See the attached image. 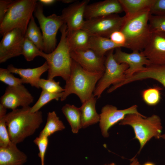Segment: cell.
Wrapping results in <instances>:
<instances>
[{
    "instance_id": "1",
    "label": "cell",
    "mask_w": 165,
    "mask_h": 165,
    "mask_svg": "<svg viewBox=\"0 0 165 165\" xmlns=\"http://www.w3.org/2000/svg\"><path fill=\"white\" fill-rule=\"evenodd\" d=\"M30 108L22 107L12 110L5 117L10 140L16 144L33 134L43 122L42 112H32Z\"/></svg>"
},
{
    "instance_id": "2",
    "label": "cell",
    "mask_w": 165,
    "mask_h": 165,
    "mask_svg": "<svg viewBox=\"0 0 165 165\" xmlns=\"http://www.w3.org/2000/svg\"><path fill=\"white\" fill-rule=\"evenodd\" d=\"M104 73L87 71L72 60L70 76L66 82L61 100H65L69 95L73 94L83 103L93 94L96 85Z\"/></svg>"
},
{
    "instance_id": "3",
    "label": "cell",
    "mask_w": 165,
    "mask_h": 165,
    "mask_svg": "<svg viewBox=\"0 0 165 165\" xmlns=\"http://www.w3.org/2000/svg\"><path fill=\"white\" fill-rule=\"evenodd\" d=\"M60 30L61 38L55 49L49 53L43 51L41 57L46 60L48 65L47 79H53L57 76H60L66 82L70 76L72 59L68 42L67 26L65 23Z\"/></svg>"
},
{
    "instance_id": "4",
    "label": "cell",
    "mask_w": 165,
    "mask_h": 165,
    "mask_svg": "<svg viewBox=\"0 0 165 165\" xmlns=\"http://www.w3.org/2000/svg\"><path fill=\"white\" fill-rule=\"evenodd\" d=\"M151 15L149 9L126 20L120 30L126 38L124 48L139 52L145 48L152 34L148 24Z\"/></svg>"
},
{
    "instance_id": "5",
    "label": "cell",
    "mask_w": 165,
    "mask_h": 165,
    "mask_svg": "<svg viewBox=\"0 0 165 165\" xmlns=\"http://www.w3.org/2000/svg\"><path fill=\"white\" fill-rule=\"evenodd\" d=\"M119 124L128 125L132 127L135 135L134 138L138 140L140 144L138 153L152 138H160L163 129L160 117L155 114L147 117L135 114H129Z\"/></svg>"
},
{
    "instance_id": "6",
    "label": "cell",
    "mask_w": 165,
    "mask_h": 165,
    "mask_svg": "<svg viewBox=\"0 0 165 165\" xmlns=\"http://www.w3.org/2000/svg\"><path fill=\"white\" fill-rule=\"evenodd\" d=\"M36 0L13 1L4 18L0 23V33L3 36L14 29L25 34L36 7Z\"/></svg>"
},
{
    "instance_id": "7",
    "label": "cell",
    "mask_w": 165,
    "mask_h": 165,
    "mask_svg": "<svg viewBox=\"0 0 165 165\" xmlns=\"http://www.w3.org/2000/svg\"><path fill=\"white\" fill-rule=\"evenodd\" d=\"M34 14L39 24L43 38L44 53H49L56 47V35L61 27L65 23L61 16L53 14L46 16L43 13V5L37 2Z\"/></svg>"
},
{
    "instance_id": "8",
    "label": "cell",
    "mask_w": 165,
    "mask_h": 165,
    "mask_svg": "<svg viewBox=\"0 0 165 165\" xmlns=\"http://www.w3.org/2000/svg\"><path fill=\"white\" fill-rule=\"evenodd\" d=\"M114 50L109 51L105 55V71L93 93L97 98L101 97L103 92L110 85L121 82L126 78L125 73L129 66L126 64H119L116 61L113 57Z\"/></svg>"
},
{
    "instance_id": "9",
    "label": "cell",
    "mask_w": 165,
    "mask_h": 165,
    "mask_svg": "<svg viewBox=\"0 0 165 165\" xmlns=\"http://www.w3.org/2000/svg\"><path fill=\"white\" fill-rule=\"evenodd\" d=\"M125 16L113 14L85 20L81 29L91 35L109 38L114 32L120 31L126 21Z\"/></svg>"
},
{
    "instance_id": "10",
    "label": "cell",
    "mask_w": 165,
    "mask_h": 165,
    "mask_svg": "<svg viewBox=\"0 0 165 165\" xmlns=\"http://www.w3.org/2000/svg\"><path fill=\"white\" fill-rule=\"evenodd\" d=\"M25 34L19 29H13L5 34L0 42V63L22 55Z\"/></svg>"
},
{
    "instance_id": "11",
    "label": "cell",
    "mask_w": 165,
    "mask_h": 165,
    "mask_svg": "<svg viewBox=\"0 0 165 165\" xmlns=\"http://www.w3.org/2000/svg\"><path fill=\"white\" fill-rule=\"evenodd\" d=\"M137 108L136 105L120 110L112 105H106L103 107L100 114L99 121V126L102 135L105 138L108 137V130L110 128L123 119L128 114H135L145 116L138 112Z\"/></svg>"
},
{
    "instance_id": "12",
    "label": "cell",
    "mask_w": 165,
    "mask_h": 165,
    "mask_svg": "<svg viewBox=\"0 0 165 165\" xmlns=\"http://www.w3.org/2000/svg\"><path fill=\"white\" fill-rule=\"evenodd\" d=\"M34 101L33 97L22 84L14 86H8L0 100V104L12 110L19 106L29 107Z\"/></svg>"
},
{
    "instance_id": "13",
    "label": "cell",
    "mask_w": 165,
    "mask_h": 165,
    "mask_svg": "<svg viewBox=\"0 0 165 165\" xmlns=\"http://www.w3.org/2000/svg\"><path fill=\"white\" fill-rule=\"evenodd\" d=\"M113 54L114 58L119 64L125 63L129 68L125 71L126 79L132 76L135 73L141 71L145 67L151 64L142 52L133 51L130 53L123 52L121 47L115 49Z\"/></svg>"
},
{
    "instance_id": "14",
    "label": "cell",
    "mask_w": 165,
    "mask_h": 165,
    "mask_svg": "<svg viewBox=\"0 0 165 165\" xmlns=\"http://www.w3.org/2000/svg\"><path fill=\"white\" fill-rule=\"evenodd\" d=\"M71 56L72 60L87 71L91 72H105V56L99 57L90 49L72 51Z\"/></svg>"
},
{
    "instance_id": "15",
    "label": "cell",
    "mask_w": 165,
    "mask_h": 165,
    "mask_svg": "<svg viewBox=\"0 0 165 165\" xmlns=\"http://www.w3.org/2000/svg\"><path fill=\"white\" fill-rule=\"evenodd\" d=\"M89 1H75L63 9L61 16L67 26L68 31L82 28L85 21L84 18L85 9Z\"/></svg>"
},
{
    "instance_id": "16",
    "label": "cell",
    "mask_w": 165,
    "mask_h": 165,
    "mask_svg": "<svg viewBox=\"0 0 165 165\" xmlns=\"http://www.w3.org/2000/svg\"><path fill=\"white\" fill-rule=\"evenodd\" d=\"M141 52L151 64L165 65V32H153L149 42Z\"/></svg>"
},
{
    "instance_id": "17",
    "label": "cell",
    "mask_w": 165,
    "mask_h": 165,
    "mask_svg": "<svg viewBox=\"0 0 165 165\" xmlns=\"http://www.w3.org/2000/svg\"><path fill=\"white\" fill-rule=\"evenodd\" d=\"M123 11L119 0H105L88 4L85 9L84 18L86 20L118 14Z\"/></svg>"
},
{
    "instance_id": "18",
    "label": "cell",
    "mask_w": 165,
    "mask_h": 165,
    "mask_svg": "<svg viewBox=\"0 0 165 165\" xmlns=\"http://www.w3.org/2000/svg\"><path fill=\"white\" fill-rule=\"evenodd\" d=\"M7 69L11 73L19 75L23 83L29 84L32 86L39 89L38 82L40 77L48 71V66L46 61L41 66L34 68H19L11 64L8 65Z\"/></svg>"
},
{
    "instance_id": "19",
    "label": "cell",
    "mask_w": 165,
    "mask_h": 165,
    "mask_svg": "<svg viewBox=\"0 0 165 165\" xmlns=\"http://www.w3.org/2000/svg\"><path fill=\"white\" fill-rule=\"evenodd\" d=\"M16 145L12 142L6 147H0V165H24L26 162V155Z\"/></svg>"
},
{
    "instance_id": "20",
    "label": "cell",
    "mask_w": 165,
    "mask_h": 165,
    "mask_svg": "<svg viewBox=\"0 0 165 165\" xmlns=\"http://www.w3.org/2000/svg\"><path fill=\"white\" fill-rule=\"evenodd\" d=\"M148 79L156 80L165 87V64H151L146 66L142 70L134 74L130 78V80L133 82Z\"/></svg>"
},
{
    "instance_id": "21",
    "label": "cell",
    "mask_w": 165,
    "mask_h": 165,
    "mask_svg": "<svg viewBox=\"0 0 165 165\" xmlns=\"http://www.w3.org/2000/svg\"><path fill=\"white\" fill-rule=\"evenodd\" d=\"M96 98L93 94L79 108L82 128H85L99 122L100 115L96 111Z\"/></svg>"
},
{
    "instance_id": "22",
    "label": "cell",
    "mask_w": 165,
    "mask_h": 165,
    "mask_svg": "<svg viewBox=\"0 0 165 165\" xmlns=\"http://www.w3.org/2000/svg\"><path fill=\"white\" fill-rule=\"evenodd\" d=\"M122 47L123 46L114 43L109 38L90 35L89 49L93 51L99 57H104L109 51Z\"/></svg>"
},
{
    "instance_id": "23",
    "label": "cell",
    "mask_w": 165,
    "mask_h": 165,
    "mask_svg": "<svg viewBox=\"0 0 165 165\" xmlns=\"http://www.w3.org/2000/svg\"><path fill=\"white\" fill-rule=\"evenodd\" d=\"M125 13L126 20L150 9L155 0H119Z\"/></svg>"
},
{
    "instance_id": "24",
    "label": "cell",
    "mask_w": 165,
    "mask_h": 165,
    "mask_svg": "<svg viewBox=\"0 0 165 165\" xmlns=\"http://www.w3.org/2000/svg\"><path fill=\"white\" fill-rule=\"evenodd\" d=\"M67 31L68 42L71 52L89 49L90 35L88 32L82 29Z\"/></svg>"
},
{
    "instance_id": "25",
    "label": "cell",
    "mask_w": 165,
    "mask_h": 165,
    "mask_svg": "<svg viewBox=\"0 0 165 165\" xmlns=\"http://www.w3.org/2000/svg\"><path fill=\"white\" fill-rule=\"evenodd\" d=\"M61 110L71 127L72 132L77 133L82 128L80 108L66 104L62 107Z\"/></svg>"
},
{
    "instance_id": "26",
    "label": "cell",
    "mask_w": 165,
    "mask_h": 165,
    "mask_svg": "<svg viewBox=\"0 0 165 165\" xmlns=\"http://www.w3.org/2000/svg\"><path fill=\"white\" fill-rule=\"evenodd\" d=\"M65 127L55 111L47 114L46 124L40 132L39 136L48 137L55 132L64 130Z\"/></svg>"
},
{
    "instance_id": "27",
    "label": "cell",
    "mask_w": 165,
    "mask_h": 165,
    "mask_svg": "<svg viewBox=\"0 0 165 165\" xmlns=\"http://www.w3.org/2000/svg\"><path fill=\"white\" fill-rule=\"evenodd\" d=\"M25 37L33 42L39 49L43 51L44 44L42 34L32 16L28 25Z\"/></svg>"
},
{
    "instance_id": "28",
    "label": "cell",
    "mask_w": 165,
    "mask_h": 165,
    "mask_svg": "<svg viewBox=\"0 0 165 165\" xmlns=\"http://www.w3.org/2000/svg\"><path fill=\"white\" fill-rule=\"evenodd\" d=\"M63 92L60 93H52L42 90L40 97L36 103L30 108V111L32 112H35L44 105L51 101L56 100L57 101L61 98Z\"/></svg>"
},
{
    "instance_id": "29",
    "label": "cell",
    "mask_w": 165,
    "mask_h": 165,
    "mask_svg": "<svg viewBox=\"0 0 165 165\" xmlns=\"http://www.w3.org/2000/svg\"><path fill=\"white\" fill-rule=\"evenodd\" d=\"M162 90L160 87L156 86L144 90L141 93L143 101L149 105H156L160 100V91Z\"/></svg>"
},
{
    "instance_id": "30",
    "label": "cell",
    "mask_w": 165,
    "mask_h": 165,
    "mask_svg": "<svg viewBox=\"0 0 165 165\" xmlns=\"http://www.w3.org/2000/svg\"><path fill=\"white\" fill-rule=\"evenodd\" d=\"M42 52L25 37L23 45L22 55L24 56L27 61H31L37 56L41 57Z\"/></svg>"
},
{
    "instance_id": "31",
    "label": "cell",
    "mask_w": 165,
    "mask_h": 165,
    "mask_svg": "<svg viewBox=\"0 0 165 165\" xmlns=\"http://www.w3.org/2000/svg\"><path fill=\"white\" fill-rule=\"evenodd\" d=\"M38 86L42 90L52 93H60L64 91V89L60 85L59 82L53 79L40 78L38 82Z\"/></svg>"
},
{
    "instance_id": "32",
    "label": "cell",
    "mask_w": 165,
    "mask_h": 165,
    "mask_svg": "<svg viewBox=\"0 0 165 165\" xmlns=\"http://www.w3.org/2000/svg\"><path fill=\"white\" fill-rule=\"evenodd\" d=\"M0 80L10 86H16L23 83L21 79L15 77L7 68H0Z\"/></svg>"
},
{
    "instance_id": "33",
    "label": "cell",
    "mask_w": 165,
    "mask_h": 165,
    "mask_svg": "<svg viewBox=\"0 0 165 165\" xmlns=\"http://www.w3.org/2000/svg\"><path fill=\"white\" fill-rule=\"evenodd\" d=\"M148 24L152 32L157 31L165 32V16L151 15Z\"/></svg>"
},
{
    "instance_id": "34",
    "label": "cell",
    "mask_w": 165,
    "mask_h": 165,
    "mask_svg": "<svg viewBox=\"0 0 165 165\" xmlns=\"http://www.w3.org/2000/svg\"><path fill=\"white\" fill-rule=\"evenodd\" d=\"M6 116L0 117V147H6L12 142L7 130Z\"/></svg>"
},
{
    "instance_id": "35",
    "label": "cell",
    "mask_w": 165,
    "mask_h": 165,
    "mask_svg": "<svg viewBox=\"0 0 165 165\" xmlns=\"http://www.w3.org/2000/svg\"><path fill=\"white\" fill-rule=\"evenodd\" d=\"M38 148V156L41 160V165H44V158L47 148L48 144V137L38 136L33 141Z\"/></svg>"
},
{
    "instance_id": "36",
    "label": "cell",
    "mask_w": 165,
    "mask_h": 165,
    "mask_svg": "<svg viewBox=\"0 0 165 165\" xmlns=\"http://www.w3.org/2000/svg\"><path fill=\"white\" fill-rule=\"evenodd\" d=\"M150 12L152 15L165 16V0H155Z\"/></svg>"
},
{
    "instance_id": "37",
    "label": "cell",
    "mask_w": 165,
    "mask_h": 165,
    "mask_svg": "<svg viewBox=\"0 0 165 165\" xmlns=\"http://www.w3.org/2000/svg\"><path fill=\"white\" fill-rule=\"evenodd\" d=\"M109 38L114 43L125 47L126 38L125 35L121 31L114 32L111 35Z\"/></svg>"
},
{
    "instance_id": "38",
    "label": "cell",
    "mask_w": 165,
    "mask_h": 165,
    "mask_svg": "<svg viewBox=\"0 0 165 165\" xmlns=\"http://www.w3.org/2000/svg\"><path fill=\"white\" fill-rule=\"evenodd\" d=\"M14 0H0V23L2 22Z\"/></svg>"
},
{
    "instance_id": "39",
    "label": "cell",
    "mask_w": 165,
    "mask_h": 165,
    "mask_svg": "<svg viewBox=\"0 0 165 165\" xmlns=\"http://www.w3.org/2000/svg\"><path fill=\"white\" fill-rule=\"evenodd\" d=\"M57 0H40L39 1L43 5L50 6L54 3Z\"/></svg>"
},
{
    "instance_id": "40",
    "label": "cell",
    "mask_w": 165,
    "mask_h": 165,
    "mask_svg": "<svg viewBox=\"0 0 165 165\" xmlns=\"http://www.w3.org/2000/svg\"><path fill=\"white\" fill-rule=\"evenodd\" d=\"M129 165H141L137 158L133 157L131 159L130 163Z\"/></svg>"
},
{
    "instance_id": "41",
    "label": "cell",
    "mask_w": 165,
    "mask_h": 165,
    "mask_svg": "<svg viewBox=\"0 0 165 165\" xmlns=\"http://www.w3.org/2000/svg\"><path fill=\"white\" fill-rule=\"evenodd\" d=\"M75 0H61V2L65 3H72L75 2Z\"/></svg>"
},
{
    "instance_id": "42",
    "label": "cell",
    "mask_w": 165,
    "mask_h": 165,
    "mask_svg": "<svg viewBox=\"0 0 165 165\" xmlns=\"http://www.w3.org/2000/svg\"><path fill=\"white\" fill-rule=\"evenodd\" d=\"M143 165H155L153 163L151 162H147L145 163Z\"/></svg>"
},
{
    "instance_id": "43",
    "label": "cell",
    "mask_w": 165,
    "mask_h": 165,
    "mask_svg": "<svg viewBox=\"0 0 165 165\" xmlns=\"http://www.w3.org/2000/svg\"><path fill=\"white\" fill-rule=\"evenodd\" d=\"M160 138L163 139L165 141V134H161Z\"/></svg>"
},
{
    "instance_id": "44",
    "label": "cell",
    "mask_w": 165,
    "mask_h": 165,
    "mask_svg": "<svg viewBox=\"0 0 165 165\" xmlns=\"http://www.w3.org/2000/svg\"><path fill=\"white\" fill-rule=\"evenodd\" d=\"M105 165H116L115 163H112L107 164H106Z\"/></svg>"
},
{
    "instance_id": "45",
    "label": "cell",
    "mask_w": 165,
    "mask_h": 165,
    "mask_svg": "<svg viewBox=\"0 0 165 165\" xmlns=\"http://www.w3.org/2000/svg\"><path fill=\"white\" fill-rule=\"evenodd\" d=\"M165 165V164L164 165Z\"/></svg>"
}]
</instances>
